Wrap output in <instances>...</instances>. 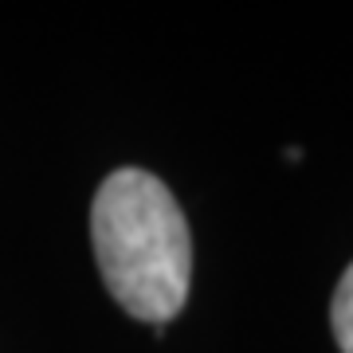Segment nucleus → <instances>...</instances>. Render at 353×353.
<instances>
[{
	"mask_svg": "<svg viewBox=\"0 0 353 353\" xmlns=\"http://www.w3.org/2000/svg\"><path fill=\"white\" fill-rule=\"evenodd\" d=\"M90 243L99 275L138 322L165 326L189 299L192 240L165 181L145 169H114L90 204Z\"/></svg>",
	"mask_w": 353,
	"mask_h": 353,
	"instance_id": "1",
	"label": "nucleus"
},
{
	"mask_svg": "<svg viewBox=\"0 0 353 353\" xmlns=\"http://www.w3.org/2000/svg\"><path fill=\"white\" fill-rule=\"evenodd\" d=\"M330 322H334V338L341 353H353V263L345 267L338 290H334V306H330Z\"/></svg>",
	"mask_w": 353,
	"mask_h": 353,
	"instance_id": "2",
	"label": "nucleus"
}]
</instances>
